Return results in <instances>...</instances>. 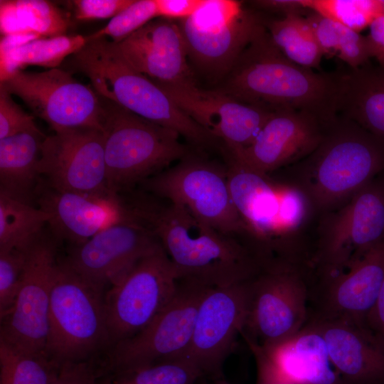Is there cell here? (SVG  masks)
Wrapping results in <instances>:
<instances>
[{
  "instance_id": "14",
  "label": "cell",
  "mask_w": 384,
  "mask_h": 384,
  "mask_svg": "<svg viewBox=\"0 0 384 384\" xmlns=\"http://www.w3.org/2000/svg\"><path fill=\"white\" fill-rule=\"evenodd\" d=\"M0 87L21 98L54 132L77 127L102 132L105 110L102 97L75 80L70 72L18 70L1 81Z\"/></svg>"
},
{
  "instance_id": "40",
  "label": "cell",
  "mask_w": 384,
  "mask_h": 384,
  "mask_svg": "<svg viewBox=\"0 0 384 384\" xmlns=\"http://www.w3.org/2000/svg\"><path fill=\"white\" fill-rule=\"evenodd\" d=\"M306 17L323 55H337L341 25L314 12Z\"/></svg>"
},
{
  "instance_id": "46",
  "label": "cell",
  "mask_w": 384,
  "mask_h": 384,
  "mask_svg": "<svg viewBox=\"0 0 384 384\" xmlns=\"http://www.w3.org/2000/svg\"><path fill=\"white\" fill-rule=\"evenodd\" d=\"M256 363L257 366V384H299L280 376L264 364Z\"/></svg>"
},
{
  "instance_id": "45",
  "label": "cell",
  "mask_w": 384,
  "mask_h": 384,
  "mask_svg": "<svg viewBox=\"0 0 384 384\" xmlns=\"http://www.w3.org/2000/svg\"><path fill=\"white\" fill-rule=\"evenodd\" d=\"M365 326L384 342V281L375 304L366 318Z\"/></svg>"
},
{
  "instance_id": "13",
  "label": "cell",
  "mask_w": 384,
  "mask_h": 384,
  "mask_svg": "<svg viewBox=\"0 0 384 384\" xmlns=\"http://www.w3.org/2000/svg\"><path fill=\"white\" fill-rule=\"evenodd\" d=\"M178 25L188 56L213 75L233 69L265 27L264 21L235 0H206L198 11Z\"/></svg>"
},
{
  "instance_id": "28",
  "label": "cell",
  "mask_w": 384,
  "mask_h": 384,
  "mask_svg": "<svg viewBox=\"0 0 384 384\" xmlns=\"http://www.w3.org/2000/svg\"><path fill=\"white\" fill-rule=\"evenodd\" d=\"M70 24L68 16L48 1H0L1 37L23 36L33 41L63 36Z\"/></svg>"
},
{
  "instance_id": "20",
  "label": "cell",
  "mask_w": 384,
  "mask_h": 384,
  "mask_svg": "<svg viewBox=\"0 0 384 384\" xmlns=\"http://www.w3.org/2000/svg\"><path fill=\"white\" fill-rule=\"evenodd\" d=\"M36 202L49 215L48 226L54 237L59 242L66 241L70 245L82 244L114 224L143 222L133 203L113 191H60L41 179Z\"/></svg>"
},
{
  "instance_id": "9",
  "label": "cell",
  "mask_w": 384,
  "mask_h": 384,
  "mask_svg": "<svg viewBox=\"0 0 384 384\" xmlns=\"http://www.w3.org/2000/svg\"><path fill=\"white\" fill-rule=\"evenodd\" d=\"M210 287L179 279L173 299L145 328L104 351L99 375L181 359L189 345L201 301Z\"/></svg>"
},
{
  "instance_id": "36",
  "label": "cell",
  "mask_w": 384,
  "mask_h": 384,
  "mask_svg": "<svg viewBox=\"0 0 384 384\" xmlns=\"http://www.w3.org/2000/svg\"><path fill=\"white\" fill-rule=\"evenodd\" d=\"M28 248L0 251V319L8 314L15 304Z\"/></svg>"
},
{
  "instance_id": "42",
  "label": "cell",
  "mask_w": 384,
  "mask_h": 384,
  "mask_svg": "<svg viewBox=\"0 0 384 384\" xmlns=\"http://www.w3.org/2000/svg\"><path fill=\"white\" fill-rule=\"evenodd\" d=\"M158 18L186 19L205 4L206 0H155Z\"/></svg>"
},
{
  "instance_id": "1",
  "label": "cell",
  "mask_w": 384,
  "mask_h": 384,
  "mask_svg": "<svg viewBox=\"0 0 384 384\" xmlns=\"http://www.w3.org/2000/svg\"><path fill=\"white\" fill-rule=\"evenodd\" d=\"M140 216L159 239L179 279L210 287L245 282L263 267L239 239L195 217L183 206L138 201Z\"/></svg>"
},
{
  "instance_id": "26",
  "label": "cell",
  "mask_w": 384,
  "mask_h": 384,
  "mask_svg": "<svg viewBox=\"0 0 384 384\" xmlns=\"http://www.w3.org/2000/svg\"><path fill=\"white\" fill-rule=\"evenodd\" d=\"M338 115L384 139V68L368 64L336 73Z\"/></svg>"
},
{
  "instance_id": "31",
  "label": "cell",
  "mask_w": 384,
  "mask_h": 384,
  "mask_svg": "<svg viewBox=\"0 0 384 384\" xmlns=\"http://www.w3.org/2000/svg\"><path fill=\"white\" fill-rule=\"evenodd\" d=\"M264 23L274 46L289 60L312 70L319 67L324 55L306 16L289 15Z\"/></svg>"
},
{
  "instance_id": "30",
  "label": "cell",
  "mask_w": 384,
  "mask_h": 384,
  "mask_svg": "<svg viewBox=\"0 0 384 384\" xmlns=\"http://www.w3.org/2000/svg\"><path fill=\"white\" fill-rule=\"evenodd\" d=\"M49 219L39 207L0 192V251L28 248L42 234Z\"/></svg>"
},
{
  "instance_id": "10",
  "label": "cell",
  "mask_w": 384,
  "mask_h": 384,
  "mask_svg": "<svg viewBox=\"0 0 384 384\" xmlns=\"http://www.w3.org/2000/svg\"><path fill=\"white\" fill-rule=\"evenodd\" d=\"M328 214L312 260L319 277L343 271L384 240V171Z\"/></svg>"
},
{
  "instance_id": "7",
  "label": "cell",
  "mask_w": 384,
  "mask_h": 384,
  "mask_svg": "<svg viewBox=\"0 0 384 384\" xmlns=\"http://www.w3.org/2000/svg\"><path fill=\"white\" fill-rule=\"evenodd\" d=\"M107 186L121 193L184 157L175 131L142 118L102 97Z\"/></svg>"
},
{
  "instance_id": "37",
  "label": "cell",
  "mask_w": 384,
  "mask_h": 384,
  "mask_svg": "<svg viewBox=\"0 0 384 384\" xmlns=\"http://www.w3.org/2000/svg\"><path fill=\"white\" fill-rule=\"evenodd\" d=\"M25 132L43 133L33 117L23 111L11 95L0 87V139Z\"/></svg>"
},
{
  "instance_id": "24",
  "label": "cell",
  "mask_w": 384,
  "mask_h": 384,
  "mask_svg": "<svg viewBox=\"0 0 384 384\" xmlns=\"http://www.w3.org/2000/svg\"><path fill=\"white\" fill-rule=\"evenodd\" d=\"M304 326L324 338L342 379L351 384H384V342L368 328L338 321H309Z\"/></svg>"
},
{
  "instance_id": "47",
  "label": "cell",
  "mask_w": 384,
  "mask_h": 384,
  "mask_svg": "<svg viewBox=\"0 0 384 384\" xmlns=\"http://www.w3.org/2000/svg\"><path fill=\"white\" fill-rule=\"evenodd\" d=\"M338 384H351V383H349L348 382L341 378V380Z\"/></svg>"
},
{
  "instance_id": "4",
  "label": "cell",
  "mask_w": 384,
  "mask_h": 384,
  "mask_svg": "<svg viewBox=\"0 0 384 384\" xmlns=\"http://www.w3.org/2000/svg\"><path fill=\"white\" fill-rule=\"evenodd\" d=\"M296 165L295 183L314 208L331 212L384 171V139L338 115L317 148Z\"/></svg>"
},
{
  "instance_id": "2",
  "label": "cell",
  "mask_w": 384,
  "mask_h": 384,
  "mask_svg": "<svg viewBox=\"0 0 384 384\" xmlns=\"http://www.w3.org/2000/svg\"><path fill=\"white\" fill-rule=\"evenodd\" d=\"M222 91L247 104L309 112L327 124L338 116L336 73L315 72L291 61L265 26L240 55Z\"/></svg>"
},
{
  "instance_id": "27",
  "label": "cell",
  "mask_w": 384,
  "mask_h": 384,
  "mask_svg": "<svg viewBox=\"0 0 384 384\" xmlns=\"http://www.w3.org/2000/svg\"><path fill=\"white\" fill-rule=\"evenodd\" d=\"M46 137L25 132L0 139V192L33 205L42 179L38 163Z\"/></svg>"
},
{
  "instance_id": "44",
  "label": "cell",
  "mask_w": 384,
  "mask_h": 384,
  "mask_svg": "<svg viewBox=\"0 0 384 384\" xmlns=\"http://www.w3.org/2000/svg\"><path fill=\"white\" fill-rule=\"evenodd\" d=\"M366 37L370 58H375L384 68V16L376 18L369 26Z\"/></svg>"
},
{
  "instance_id": "15",
  "label": "cell",
  "mask_w": 384,
  "mask_h": 384,
  "mask_svg": "<svg viewBox=\"0 0 384 384\" xmlns=\"http://www.w3.org/2000/svg\"><path fill=\"white\" fill-rule=\"evenodd\" d=\"M58 242L48 229L29 247L15 304L0 319V341L28 353H46Z\"/></svg>"
},
{
  "instance_id": "25",
  "label": "cell",
  "mask_w": 384,
  "mask_h": 384,
  "mask_svg": "<svg viewBox=\"0 0 384 384\" xmlns=\"http://www.w3.org/2000/svg\"><path fill=\"white\" fill-rule=\"evenodd\" d=\"M256 362L299 384H338L341 378L332 368L324 338L304 326L290 339L269 347L247 343Z\"/></svg>"
},
{
  "instance_id": "18",
  "label": "cell",
  "mask_w": 384,
  "mask_h": 384,
  "mask_svg": "<svg viewBox=\"0 0 384 384\" xmlns=\"http://www.w3.org/2000/svg\"><path fill=\"white\" fill-rule=\"evenodd\" d=\"M38 171L43 182L60 191L104 193L109 189L103 132L77 127L46 136Z\"/></svg>"
},
{
  "instance_id": "29",
  "label": "cell",
  "mask_w": 384,
  "mask_h": 384,
  "mask_svg": "<svg viewBox=\"0 0 384 384\" xmlns=\"http://www.w3.org/2000/svg\"><path fill=\"white\" fill-rule=\"evenodd\" d=\"M88 41L87 36L63 35L36 39L0 52L1 81L28 65L58 68L66 58L81 50Z\"/></svg>"
},
{
  "instance_id": "6",
  "label": "cell",
  "mask_w": 384,
  "mask_h": 384,
  "mask_svg": "<svg viewBox=\"0 0 384 384\" xmlns=\"http://www.w3.org/2000/svg\"><path fill=\"white\" fill-rule=\"evenodd\" d=\"M105 292L58 257L51 288L45 351L58 365L93 360L110 347Z\"/></svg>"
},
{
  "instance_id": "16",
  "label": "cell",
  "mask_w": 384,
  "mask_h": 384,
  "mask_svg": "<svg viewBox=\"0 0 384 384\" xmlns=\"http://www.w3.org/2000/svg\"><path fill=\"white\" fill-rule=\"evenodd\" d=\"M384 281V240L333 275L310 282L309 321L365 326Z\"/></svg>"
},
{
  "instance_id": "41",
  "label": "cell",
  "mask_w": 384,
  "mask_h": 384,
  "mask_svg": "<svg viewBox=\"0 0 384 384\" xmlns=\"http://www.w3.org/2000/svg\"><path fill=\"white\" fill-rule=\"evenodd\" d=\"M99 376L93 360L65 363L51 384H98Z\"/></svg>"
},
{
  "instance_id": "48",
  "label": "cell",
  "mask_w": 384,
  "mask_h": 384,
  "mask_svg": "<svg viewBox=\"0 0 384 384\" xmlns=\"http://www.w3.org/2000/svg\"><path fill=\"white\" fill-rule=\"evenodd\" d=\"M203 380V378L201 379L200 381H198L196 384H208V383H202ZM210 384H213V381H212V383H210Z\"/></svg>"
},
{
  "instance_id": "12",
  "label": "cell",
  "mask_w": 384,
  "mask_h": 384,
  "mask_svg": "<svg viewBox=\"0 0 384 384\" xmlns=\"http://www.w3.org/2000/svg\"><path fill=\"white\" fill-rule=\"evenodd\" d=\"M142 183L155 195L183 206L215 230L243 238L245 227L232 199L227 169L187 158Z\"/></svg>"
},
{
  "instance_id": "35",
  "label": "cell",
  "mask_w": 384,
  "mask_h": 384,
  "mask_svg": "<svg viewBox=\"0 0 384 384\" xmlns=\"http://www.w3.org/2000/svg\"><path fill=\"white\" fill-rule=\"evenodd\" d=\"M156 17L155 0H134L105 27L87 36L89 39L110 37L112 42L119 43Z\"/></svg>"
},
{
  "instance_id": "39",
  "label": "cell",
  "mask_w": 384,
  "mask_h": 384,
  "mask_svg": "<svg viewBox=\"0 0 384 384\" xmlns=\"http://www.w3.org/2000/svg\"><path fill=\"white\" fill-rule=\"evenodd\" d=\"M134 0H75L73 6L74 17L78 21H91L113 18Z\"/></svg>"
},
{
  "instance_id": "22",
  "label": "cell",
  "mask_w": 384,
  "mask_h": 384,
  "mask_svg": "<svg viewBox=\"0 0 384 384\" xmlns=\"http://www.w3.org/2000/svg\"><path fill=\"white\" fill-rule=\"evenodd\" d=\"M329 124L304 111L274 110L251 144L230 152L231 157L252 171L268 174L308 156L321 143Z\"/></svg>"
},
{
  "instance_id": "8",
  "label": "cell",
  "mask_w": 384,
  "mask_h": 384,
  "mask_svg": "<svg viewBox=\"0 0 384 384\" xmlns=\"http://www.w3.org/2000/svg\"><path fill=\"white\" fill-rule=\"evenodd\" d=\"M310 277L304 263L267 265L247 282L246 342L260 347L283 343L306 325Z\"/></svg>"
},
{
  "instance_id": "19",
  "label": "cell",
  "mask_w": 384,
  "mask_h": 384,
  "mask_svg": "<svg viewBox=\"0 0 384 384\" xmlns=\"http://www.w3.org/2000/svg\"><path fill=\"white\" fill-rule=\"evenodd\" d=\"M247 282L210 287L201 301L189 345L181 359L195 364L207 378H220L224 361L244 330Z\"/></svg>"
},
{
  "instance_id": "32",
  "label": "cell",
  "mask_w": 384,
  "mask_h": 384,
  "mask_svg": "<svg viewBox=\"0 0 384 384\" xmlns=\"http://www.w3.org/2000/svg\"><path fill=\"white\" fill-rule=\"evenodd\" d=\"M60 367L46 353H28L0 341V384H51Z\"/></svg>"
},
{
  "instance_id": "3",
  "label": "cell",
  "mask_w": 384,
  "mask_h": 384,
  "mask_svg": "<svg viewBox=\"0 0 384 384\" xmlns=\"http://www.w3.org/2000/svg\"><path fill=\"white\" fill-rule=\"evenodd\" d=\"M230 194L245 227L243 242L263 264L301 262L295 238L312 203L295 183L279 182L231 158L227 169Z\"/></svg>"
},
{
  "instance_id": "43",
  "label": "cell",
  "mask_w": 384,
  "mask_h": 384,
  "mask_svg": "<svg viewBox=\"0 0 384 384\" xmlns=\"http://www.w3.org/2000/svg\"><path fill=\"white\" fill-rule=\"evenodd\" d=\"M252 2L260 9L281 14V16L289 15L307 16L311 13L304 6L302 0H258Z\"/></svg>"
},
{
  "instance_id": "34",
  "label": "cell",
  "mask_w": 384,
  "mask_h": 384,
  "mask_svg": "<svg viewBox=\"0 0 384 384\" xmlns=\"http://www.w3.org/2000/svg\"><path fill=\"white\" fill-rule=\"evenodd\" d=\"M302 2L311 12L358 33L384 16L382 0H302Z\"/></svg>"
},
{
  "instance_id": "21",
  "label": "cell",
  "mask_w": 384,
  "mask_h": 384,
  "mask_svg": "<svg viewBox=\"0 0 384 384\" xmlns=\"http://www.w3.org/2000/svg\"><path fill=\"white\" fill-rule=\"evenodd\" d=\"M176 105L230 152L250 145L274 111L242 102L223 91L201 89L193 80L158 83Z\"/></svg>"
},
{
  "instance_id": "5",
  "label": "cell",
  "mask_w": 384,
  "mask_h": 384,
  "mask_svg": "<svg viewBox=\"0 0 384 384\" xmlns=\"http://www.w3.org/2000/svg\"><path fill=\"white\" fill-rule=\"evenodd\" d=\"M87 76L95 91L125 110L172 129L196 144L214 137L185 114L154 80L131 67L117 44L106 38L88 43L65 63Z\"/></svg>"
},
{
  "instance_id": "23",
  "label": "cell",
  "mask_w": 384,
  "mask_h": 384,
  "mask_svg": "<svg viewBox=\"0 0 384 384\" xmlns=\"http://www.w3.org/2000/svg\"><path fill=\"white\" fill-rule=\"evenodd\" d=\"M125 61L158 83L193 80L180 26L171 20L153 19L115 43Z\"/></svg>"
},
{
  "instance_id": "11",
  "label": "cell",
  "mask_w": 384,
  "mask_h": 384,
  "mask_svg": "<svg viewBox=\"0 0 384 384\" xmlns=\"http://www.w3.org/2000/svg\"><path fill=\"white\" fill-rule=\"evenodd\" d=\"M178 282L163 247L142 258L107 289L104 302L110 347L145 328L173 299Z\"/></svg>"
},
{
  "instance_id": "17",
  "label": "cell",
  "mask_w": 384,
  "mask_h": 384,
  "mask_svg": "<svg viewBox=\"0 0 384 384\" xmlns=\"http://www.w3.org/2000/svg\"><path fill=\"white\" fill-rule=\"evenodd\" d=\"M163 246L151 228L141 221L114 224L77 245L60 259L92 284L106 291L142 258Z\"/></svg>"
},
{
  "instance_id": "33",
  "label": "cell",
  "mask_w": 384,
  "mask_h": 384,
  "mask_svg": "<svg viewBox=\"0 0 384 384\" xmlns=\"http://www.w3.org/2000/svg\"><path fill=\"white\" fill-rule=\"evenodd\" d=\"M109 375L98 384H196L207 378L198 366L184 359Z\"/></svg>"
},
{
  "instance_id": "38",
  "label": "cell",
  "mask_w": 384,
  "mask_h": 384,
  "mask_svg": "<svg viewBox=\"0 0 384 384\" xmlns=\"http://www.w3.org/2000/svg\"><path fill=\"white\" fill-rule=\"evenodd\" d=\"M337 56L350 68L367 65L370 55L366 37L341 25Z\"/></svg>"
}]
</instances>
